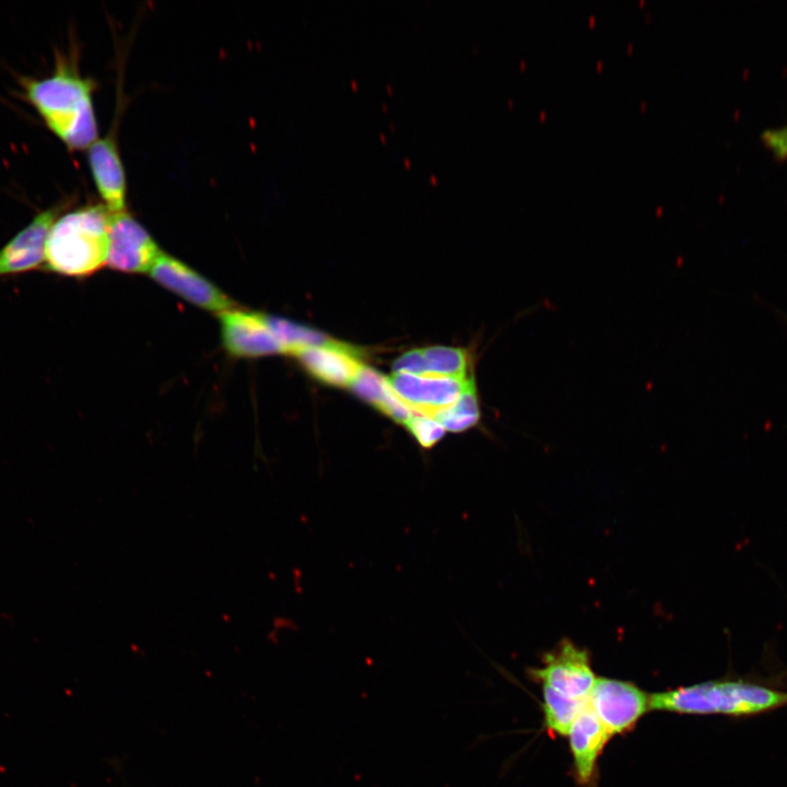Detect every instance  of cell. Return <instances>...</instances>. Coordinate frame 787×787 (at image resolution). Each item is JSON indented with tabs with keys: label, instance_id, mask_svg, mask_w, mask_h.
Here are the masks:
<instances>
[{
	"label": "cell",
	"instance_id": "ac0fdd59",
	"mask_svg": "<svg viewBox=\"0 0 787 787\" xmlns=\"http://www.w3.org/2000/svg\"><path fill=\"white\" fill-rule=\"evenodd\" d=\"M422 352L426 376L466 377L468 361L463 351L448 346H430Z\"/></svg>",
	"mask_w": 787,
	"mask_h": 787
},
{
	"label": "cell",
	"instance_id": "52a82bcc",
	"mask_svg": "<svg viewBox=\"0 0 787 787\" xmlns=\"http://www.w3.org/2000/svg\"><path fill=\"white\" fill-rule=\"evenodd\" d=\"M149 272L158 284L205 310L221 314L235 308L212 282L169 255L161 252Z\"/></svg>",
	"mask_w": 787,
	"mask_h": 787
},
{
	"label": "cell",
	"instance_id": "7a4b0ae2",
	"mask_svg": "<svg viewBox=\"0 0 787 787\" xmlns=\"http://www.w3.org/2000/svg\"><path fill=\"white\" fill-rule=\"evenodd\" d=\"M650 709L685 715L748 717L787 705V691L724 679L649 694Z\"/></svg>",
	"mask_w": 787,
	"mask_h": 787
},
{
	"label": "cell",
	"instance_id": "d6986e66",
	"mask_svg": "<svg viewBox=\"0 0 787 787\" xmlns=\"http://www.w3.org/2000/svg\"><path fill=\"white\" fill-rule=\"evenodd\" d=\"M411 435L424 448L434 446L445 434V428L433 418L413 413L404 424Z\"/></svg>",
	"mask_w": 787,
	"mask_h": 787
},
{
	"label": "cell",
	"instance_id": "8fae6325",
	"mask_svg": "<svg viewBox=\"0 0 787 787\" xmlns=\"http://www.w3.org/2000/svg\"><path fill=\"white\" fill-rule=\"evenodd\" d=\"M567 737L575 778L579 785L588 786L596 778L598 759L611 739L589 702L574 720Z\"/></svg>",
	"mask_w": 787,
	"mask_h": 787
},
{
	"label": "cell",
	"instance_id": "44dd1931",
	"mask_svg": "<svg viewBox=\"0 0 787 787\" xmlns=\"http://www.w3.org/2000/svg\"><path fill=\"white\" fill-rule=\"evenodd\" d=\"M763 142L778 157H787V126L762 132Z\"/></svg>",
	"mask_w": 787,
	"mask_h": 787
},
{
	"label": "cell",
	"instance_id": "2e32d148",
	"mask_svg": "<svg viewBox=\"0 0 787 787\" xmlns=\"http://www.w3.org/2000/svg\"><path fill=\"white\" fill-rule=\"evenodd\" d=\"M263 316L270 330L283 345L286 353L295 354L306 348L322 346L334 342L308 327L280 317Z\"/></svg>",
	"mask_w": 787,
	"mask_h": 787
},
{
	"label": "cell",
	"instance_id": "4fadbf2b",
	"mask_svg": "<svg viewBox=\"0 0 787 787\" xmlns=\"http://www.w3.org/2000/svg\"><path fill=\"white\" fill-rule=\"evenodd\" d=\"M294 355L316 378L336 386L351 385L363 367L350 350L336 341L303 349Z\"/></svg>",
	"mask_w": 787,
	"mask_h": 787
},
{
	"label": "cell",
	"instance_id": "3957f363",
	"mask_svg": "<svg viewBox=\"0 0 787 787\" xmlns=\"http://www.w3.org/2000/svg\"><path fill=\"white\" fill-rule=\"evenodd\" d=\"M110 210L105 204L59 216L46 243L44 269L66 277H87L106 265Z\"/></svg>",
	"mask_w": 787,
	"mask_h": 787
},
{
	"label": "cell",
	"instance_id": "e0dca14e",
	"mask_svg": "<svg viewBox=\"0 0 787 787\" xmlns=\"http://www.w3.org/2000/svg\"><path fill=\"white\" fill-rule=\"evenodd\" d=\"M435 420L445 431L461 432L474 426L480 420L479 399L473 379L470 380L456 403L439 413Z\"/></svg>",
	"mask_w": 787,
	"mask_h": 787
},
{
	"label": "cell",
	"instance_id": "277c9868",
	"mask_svg": "<svg viewBox=\"0 0 787 787\" xmlns=\"http://www.w3.org/2000/svg\"><path fill=\"white\" fill-rule=\"evenodd\" d=\"M541 661V667L529 670L535 681L568 697L589 698L597 677L587 649L563 638Z\"/></svg>",
	"mask_w": 787,
	"mask_h": 787
},
{
	"label": "cell",
	"instance_id": "5b68a950",
	"mask_svg": "<svg viewBox=\"0 0 787 787\" xmlns=\"http://www.w3.org/2000/svg\"><path fill=\"white\" fill-rule=\"evenodd\" d=\"M589 705L612 736L632 730L650 709L649 694L636 684L599 677L588 698Z\"/></svg>",
	"mask_w": 787,
	"mask_h": 787
},
{
	"label": "cell",
	"instance_id": "9a60e30c",
	"mask_svg": "<svg viewBox=\"0 0 787 787\" xmlns=\"http://www.w3.org/2000/svg\"><path fill=\"white\" fill-rule=\"evenodd\" d=\"M542 694L544 728L551 736H567L574 720L588 705V698L568 697L545 685H542Z\"/></svg>",
	"mask_w": 787,
	"mask_h": 787
},
{
	"label": "cell",
	"instance_id": "ba28073f",
	"mask_svg": "<svg viewBox=\"0 0 787 787\" xmlns=\"http://www.w3.org/2000/svg\"><path fill=\"white\" fill-rule=\"evenodd\" d=\"M387 379L413 413L433 419L453 407L471 380L411 374H393Z\"/></svg>",
	"mask_w": 787,
	"mask_h": 787
},
{
	"label": "cell",
	"instance_id": "7c38bea8",
	"mask_svg": "<svg viewBox=\"0 0 787 787\" xmlns=\"http://www.w3.org/2000/svg\"><path fill=\"white\" fill-rule=\"evenodd\" d=\"M89 163L96 188L108 210L125 211L126 176L114 133L89 148Z\"/></svg>",
	"mask_w": 787,
	"mask_h": 787
},
{
	"label": "cell",
	"instance_id": "ffe728a7",
	"mask_svg": "<svg viewBox=\"0 0 787 787\" xmlns=\"http://www.w3.org/2000/svg\"><path fill=\"white\" fill-rule=\"evenodd\" d=\"M393 374L425 375L422 350H412L396 360L392 364Z\"/></svg>",
	"mask_w": 787,
	"mask_h": 787
},
{
	"label": "cell",
	"instance_id": "6da1fadb",
	"mask_svg": "<svg viewBox=\"0 0 787 787\" xmlns=\"http://www.w3.org/2000/svg\"><path fill=\"white\" fill-rule=\"evenodd\" d=\"M22 85L48 129L68 148L89 149L97 140L92 80L58 61L54 74L40 80L24 79Z\"/></svg>",
	"mask_w": 787,
	"mask_h": 787
},
{
	"label": "cell",
	"instance_id": "30bf717a",
	"mask_svg": "<svg viewBox=\"0 0 787 787\" xmlns=\"http://www.w3.org/2000/svg\"><path fill=\"white\" fill-rule=\"evenodd\" d=\"M62 205L39 212L0 249V278L25 273L44 266L49 232Z\"/></svg>",
	"mask_w": 787,
	"mask_h": 787
},
{
	"label": "cell",
	"instance_id": "9c48e42d",
	"mask_svg": "<svg viewBox=\"0 0 787 787\" xmlns=\"http://www.w3.org/2000/svg\"><path fill=\"white\" fill-rule=\"evenodd\" d=\"M219 315L223 344L232 356L254 359L285 352L262 314L233 308Z\"/></svg>",
	"mask_w": 787,
	"mask_h": 787
},
{
	"label": "cell",
	"instance_id": "5bb4252c",
	"mask_svg": "<svg viewBox=\"0 0 787 787\" xmlns=\"http://www.w3.org/2000/svg\"><path fill=\"white\" fill-rule=\"evenodd\" d=\"M350 386L361 398L373 403L396 422L406 424L412 415V411L397 396L388 379L371 367L363 366Z\"/></svg>",
	"mask_w": 787,
	"mask_h": 787
},
{
	"label": "cell",
	"instance_id": "8992f818",
	"mask_svg": "<svg viewBox=\"0 0 787 787\" xmlns=\"http://www.w3.org/2000/svg\"><path fill=\"white\" fill-rule=\"evenodd\" d=\"M106 265L117 271H150L162 252L146 230L126 211L110 212Z\"/></svg>",
	"mask_w": 787,
	"mask_h": 787
}]
</instances>
